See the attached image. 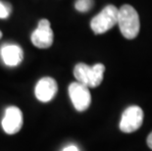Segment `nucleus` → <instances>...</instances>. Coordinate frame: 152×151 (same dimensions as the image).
<instances>
[{"instance_id":"39448f33","label":"nucleus","mask_w":152,"mask_h":151,"mask_svg":"<svg viewBox=\"0 0 152 151\" xmlns=\"http://www.w3.org/2000/svg\"><path fill=\"white\" fill-rule=\"evenodd\" d=\"M69 95L77 111L83 112L89 107L91 96L87 86L77 82H72L69 85Z\"/></svg>"},{"instance_id":"f257e3e1","label":"nucleus","mask_w":152,"mask_h":151,"mask_svg":"<svg viewBox=\"0 0 152 151\" xmlns=\"http://www.w3.org/2000/svg\"><path fill=\"white\" fill-rule=\"evenodd\" d=\"M117 24L119 25L122 34L127 39H134L140 33V16L137 10L131 5H123L119 9Z\"/></svg>"},{"instance_id":"f03ea898","label":"nucleus","mask_w":152,"mask_h":151,"mask_svg":"<svg viewBox=\"0 0 152 151\" xmlns=\"http://www.w3.org/2000/svg\"><path fill=\"white\" fill-rule=\"evenodd\" d=\"M104 72L105 66L100 63L91 67L85 63H79L74 68V76L77 82L87 88H97L103 81Z\"/></svg>"},{"instance_id":"f8f14e48","label":"nucleus","mask_w":152,"mask_h":151,"mask_svg":"<svg viewBox=\"0 0 152 151\" xmlns=\"http://www.w3.org/2000/svg\"><path fill=\"white\" fill-rule=\"evenodd\" d=\"M63 151H79L77 147L75 145H70V146H67L66 148H64Z\"/></svg>"},{"instance_id":"0eeeda50","label":"nucleus","mask_w":152,"mask_h":151,"mask_svg":"<svg viewBox=\"0 0 152 151\" xmlns=\"http://www.w3.org/2000/svg\"><path fill=\"white\" fill-rule=\"evenodd\" d=\"M23 127V114L16 106H10L6 109L2 120V128L6 133L15 134Z\"/></svg>"},{"instance_id":"20e7f679","label":"nucleus","mask_w":152,"mask_h":151,"mask_svg":"<svg viewBox=\"0 0 152 151\" xmlns=\"http://www.w3.org/2000/svg\"><path fill=\"white\" fill-rule=\"evenodd\" d=\"M143 123V111L138 106H130L123 112L120 130L123 133H130L137 131Z\"/></svg>"},{"instance_id":"7ed1b4c3","label":"nucleus","mask_w":152,"mask_h":151,"mask_svg":"<svg viewBox=\"0 0 152 151\" xmlns=\"http://www.w3.org/2000/svg\"><path fill=\"white\" fill-rule=\"evenodd\" d=\"M119 9L114 5H107L90 22V28L95 34H102L117 25Z\"/></svg>"},{"instance_id":"9d476101","label":"nucleus","mask_w":152,"mask_h":151,"mask_svg":"<svg viewBox=\"0 0 152 151\" xmlns=\"http://www.w3.org/2000/svg\"><path fill=\"white\" fill-rule=\"evenodd\" d=\"M94 5V0H77L75 3V8L77 11L86 13L89 11Z\"/></svg>"},{"instance_id":"9b49d317","label":"nucleus","mask_w":152,"mask_h":151,"mask_svg":"<svg viewBox=\"0 0 152 151\" xmlns=\"http://www.w3.org/2000/svg\"><path fill=\"white\" fill-rule=\"evenodd\" d=\"M11 12V6L6 2L0 1V19H6L9 17Z\"/></svg>"},{"instance_id":"4468645a","label":"nucleus","mask_w":152,"mask_h":151,"mask_svg":"<svg viewBox=\"0 0 152 151\" xmlns=\"http://www.w3.org/2000/svg\"><path fill=\"white\" fill-rule=\"evenodd\" d=\"M2 37V33H1V31H0V38Z\"/></svg>"},{"instance_id":"6e6552de","label":"nucleus","mask_w":152,"mask_h":151,"mask_svg":"<svg viewBox=\"0 0 152 151\" xmlns=\"http://www.w3.org/2000/svg\"><path fill=\"white\" fill-rule=\"evenodd\" d=\"M58 90L57 82L54 79L45 77L38 81L35 85V97L41 102H49L55 97Z\"/></svg>"},{"instance_id":"1a4fd4ad","label":"nucleus","mask_w":152,"mask_h":151,"mask_svg":"<svg viewBox=\"0 0 152 151\" xmlns=\"http://www.w3.org/2000/svg\"><path fill=\"white\" fill-rule=\"evenodd\" d=\"M1 56L6 65L15 67L18 66L24 59V52L22 48L16 44H7L2 47Z\"/></svg>"},{"instance_id":"ddd939ff","label":"nucleus","mask_w":152,"mask_h":151,"mask_svg":"<svg viewBox=\"0 0 152 151\" xmlns=\"http://www.w3.org/2000/svg\"><path fill=\"white\" fill-rule=\"evenodd\" d=\"M147 145L150 149H152V133H150L147 137Z\"/></svg>"},{"instance_id":"423d86ee","label":"nucleus","mask_w":152,"mask_h":151,"mask_svg":"<svg viewBox=\"0 0 152 151\" xmlns=\"http://www.w3.org/2000/svg\"><path fill=\"white\" fill-rule=\"evenodd\" d=\"M53 31L51 30L50 22L42 19L38 22L37 28L31 34V42L38 48H48L53 43Z\"/></svg>"}]
</instances>
